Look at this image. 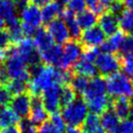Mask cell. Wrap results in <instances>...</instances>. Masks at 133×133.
Masks as SVG:
<instances>
[{"mask_svg": "<svg viewBox=\"0 0 133 133\" xmlns=\"http://www.w3.org/2000/svg\"><path fill=\"white\" fill-rule=\"evenodd\" d=\"M83 96L85 103L92 114H102L108 110L110 100L106 89V81L102 77L92 78L89 82Z\"/></svg>", "mask_w": 133, "mask_h": 133, "instance_id": "cell-1", "label": "cell"}, {"mask_svg": "<svg viewBox=\"0 0 133 133\" xmlns=\"http://www.w3.org/2000/svg\"><path fill=\"white\" fill-rule=\"evenodd\" d=\"M2 67L10 79H19L29 83L31 76L27 69V65L25 61L19 56L15 45H10L8 47V56Z\"/></svg>", "mask_w": 133, "mask_h": 133, "instance_id": "cell-2", "label": "cell"}, {"mask_svg": "<svg viewBox=\"0 0 133 133\" xmlns=\"http://www.w3.org/2000/svg\"><path fill=\"white\" fill-rule=\"evenodd\" d=\"M106 81L108 94L116 98H130L133 96V83L130 77L122 72L109 75Z\"/></svg>", "mask_w": 133, "mask_h": 133, "instance_id": "cell-3", "label": "cell"}, {"mask_svg": "<svg viewBox=\"0 0 133 133\" xmlns=\"http://www.w3.org/2000/svg\"><path fill=\"white\" fill-rule=\"evenodd\" d=\"M56 84V68L52 65L42 64L30 79L28 83V92L32 96L41 95L49 87Z\"/></svg>", "mask_w": 133, "mask_h": 133, "instance_id": "cell-4", "label": "cell"}, {"mask_svg": "<svg viewBox=\"0 0 133 133\" xmlns=\"http://www.w3.org/2000/svg\"><path fill=\"white\" fill-rule=\"evenodd\" d=\"M89 115V108L82 99H75L73 102L63 107L61 117L65 124L71 127L82 125Z\"/></svg>", "mask_w": 133, "mask_h": 133, "instance_id": "cell-5", "label": "cell"}, {"mask_svg": "<svg viewBox=\"0 0 133 133\" xmlns=\"http://www.w3.org/2000/svg\"><path fill=\"white\" fill-rule=\"evenodd\" d=\"M19 56L25 61L27 67H31L41 63V57L34 46L31 38H23L21 43L15 45Z\"/></svg>", "mask_w": 133, "mask_h": 133, "instance_id": "cell-6", "label": "cell"}, {"mask_svg": "<svg viewBox=\"0 0 133 133\" xmlns=\"http://www.w3.org/2000/svg\"><path fill=\"white\" fill-rule=\"evenodd\" d=\"M83 55L82 45L78 43L76 40H69L64 44L62 48V58L58 68L68 69L69 67L73 66Z\"/></svg>", "mask_w": 133, "mask_h": 133, "instance_id": "cell-7", "label": "cell"}, {"mask_svg": "<svg viewBox=\"0 0 133 133\" xmlns=\"http://www.w3.org/2000/svg\"><path fill=\"white\" fill-rule=\"evenodd\" d=\"M95 65L97 71H99L102 75L109 76L115 72H118L121 66V61L112 52H103L97 56L95 59Z\"/></svg>", "mask_w": 133, "mask_h": 133, "instance_id": "cell-8", "label": "cell"}, {"mask_svg": "<svg viewBox=\"0 0 133 133\" xmlns=\"http://www.w3.org/2000/svg\"><path fill=\"white\" fill-rule=\"evenodd\" d=\"M59 92H60V85L57 84H54L41 93V99L46 111L48 113L54 114V113H57L60 107Z\"/></svg>", "mask_w": 133, "mask_h": 133, "instance_id": "cell-9", "label": "cell"}, {"mask_svg": "<svg viewBox=\"0 0 133 133\" xmlns=\"http://www.w3.org/2000/svg\"><path fill=\"white\" fill-rule=\"evenodd\" d=\"M31 101H32V95L28 91L13 96L10 102L11 109L19 118H25L29 116Z\"/></svg>", "mask_w": 133, "mask_h": 133, "instance_id": "cell-10", "label": "cell"}, {"mask_svg": "<svg viewBox=\"0 0 133 133\" xmlns=\"http://www.w3.org/2000/svg\"><path fill=\"white\" fill-rule=\"evenodd\" d=\"M48 32L57 45H62L70 40V33L63 19H56L48 23Z\"/></svg>", "mask_w": 133, "mask_h": 133, "instance_id": "cell-11", "label": "cell"}, {"mask_svg": "<svg viewBox=\"0 0 133 133\" xmlns=\"http://www.w3.org/2000/svg\"><path fill=\"white\" fill-rule=\"evenodd\" d=\"M81 42L87 48H97L102 46L105 41V34L99 26H93L85 29L81 34Z\"/></svg>", "mask_w": 133, "mask_h": 133, "instance_id": "cell-12", "label": "cell"}, {"mask_svg": "<svg viewBox=\"0 0 133 133\" xmlns=\"http://www.w3.org/2000/svg\"><path fill=\"white\" fill-rule=\"evenodd\" d=\"M49 113L46 111L40 95L32 96L31 101V109H30L29 119L34 125H41L44 122H46L49 118Z\"/></svg>", "mask_w": 133, "mask_h": 133, "instance_id": "cell-13", "label": "cell"}, {"mask_svg": "<svg viewBox=\"0 0 133 133\" xmlns=\"http://www.w3.org/2000/svg\"><path fill=\"white\" fill-rule=\"evenodd\" d=\"M0 17L4 19L7 27L19 25V19L17 14V9L12 0H2L0 3Z\"/></svg>", "mask_w": 133, "mask_h": 133, "instance_id": "cell-14", "label": "cell"}, {"mask_svg": "<svg viewBox=\"0 0 133 133\" xmlns=\"http://www.w3.org/2000/svg\"><path fill=\"white\" fill-rule=\"evenodd\" d=\"M21 21L22 23L27 25L33 26L35 28H39L42 23V14L39 7L35 6L33 4H29L26 8H24L21 12Z\"/></svg>", "mask_w": 133, "mask_h": 133, "instance_id": "cell-15", "label": "cell"}, {"mask_svg": "<svg viewBox=\"0 0 133 133\" xmlns=\"http://www.w3.org/2000/svg\"><path fill=\"white\" fill-rule=\"evenodd\" d=\"M98 23L101 30L105 35H112L118 31V16L111 13V12H105L101 14L98 19Z\"/></svg>", "mask_w": 133, "mask_h": 133, "instance_id": "cell-16", "label": "cell"}, {"mask_svg": "<svg viewBox=\"0 0 133 133\" xmlns=\"http://www.w3.org/2000/svg\"><path fill=\"white\" fill-rule=\"evenodd\" d=\"M33 42L39 55L48 51L49 49L52 48L55 45V41L52 40V36L50 35L48 30L45 28H41V27H39L36 33L34 34Z\"/></svg>", "mask_w": 133, "mask_h": 133, "instance_id": "cell-17", "label": "cell"}, {"mask_svg": "<svg viewBox=\"0 0 133 133\" xmlns=\"http://www.w3.org/2000/svg\"><path fill=\"white\" fill-rule=\"evenodd\" d=\"M73 69L77 73V75H81L85 78H94L97 74V68H96L95 62L91 61L89 59L85 58L82 56L81 58L73 65Z\"/></svg>", "mask_w": 133, "mask_h": 133, "instance_id": "cell-18", "label": "cell"}, {"mask_svg": "<svg viewBox=\"0 0 133 133\" xmlns=\"http://www.w3.org/2000/svg\"><path fill=\"white\" fill-rule=\"evenodd\" d=\"M41 60H43L46 64L52 66H60L61 58H62V47L59 45H54L48 51L40 55Z\"/></svg>", "mask_w": 133, "mask_h": 133, "instance_id": "cell-19", "label": "cell"}, {"mask_svg": "<svg viewBox=\"0 0 133 133\" xmlns=\"http://www.w3.org/2000/svg\"><path fill=\"white\" fill-rule=\"evenodd\" d=\"M62 5L57 3L56 1H50L47 5H45L41 11L42 21L45 23H49L58 19V17L62 14Z\"/></svg>", "mask_w": 133, "mask_h": 133, "instance_id": "cell-20", "label": "cell"}, {"mask_svg": "<svg viewBox=\"0 0 133 133\" xmlns=\"http://www.w3.org/2000/svg\"><path fill=\"white\" fill-rule=\"evenodd\" d=\"M112 111L114 112L116 116L119 119H125L128 118L130 114L132 113V105L128 98H117L113 102L112 106Z\"/></svg>", "mask_w": 133, "mask_h": 133, "instance_id": "cell-21", "label": "cell"}, {"mask_svg": "<svg viewBox=\"0 0 133 133\" xmlns=\"http://www.w3.org/2000/svg\"><path fill=\"white\" fill-rule=\"evenodd\" d=\"M61 16L63 18V22H65L67 28L69 30L70 36L73 38V40H76V39L81 37L82 29L80 25H79V23H78L74 13H72V12L67 9V10L62 12Z\"/></svg>", "mask_w": 133, "mask_h": 133, "instance_id": "cell-22", "label": "cell"}, {"mask_svg": "<svg viewBox=\"0 0 133 133\" xmlns=\"http://www.w3.org/2000/svg\"><path fill=\"white\" fill-rule=\"evenodd\" d=\"M101 125L107 133H116L119 124V118L116 116L112 110H106L101 114L100 118Z\"/></svg>", "mask_w": 133, "mask_h": 133, "instance_id": "cell-23", "label": "cell"}, {"mask_svg": "<svg viewBox=\"0 0 133 133\" xmlns=\"http://www.w3.org/2000/svg\"><path fill=\"white\" fill-rule=\"evenodd\" d=\"M19 117L11 109V107L3 106L0 108V129L9 126L18 125Z\"/></svg>", "mask_w": 133, "mask_h": 133, "instance_id": "cell-24", "label": "cell"}, {"mask_svg": "<svg viewBox=\"0 0 133 133\" xmlns=\"http://www.w3.org/2000/svg\"><path fill=\"white\" fill-rule=\"evenodd\" d=\"M124 34L121 32V31H118L116 33L112 34L109 36L108 39H105L104 43L102 44V50L104 52H118L121 50V47H122V44L123 40H124Z\"/></svg>", "mask_w": 133, "mask_h": 133, "instance_id": "cell-25", "label": "cell"}, {"mask_svg": "<svg viewBox=\"0 0 133 133\" xmlns=\"http://www.w3.org/2000/svg\"><path fill=\"white\" fill-rule=\"evenodd\" d=\"M76 19H77V22L81 29L84 30L95 26L96 22H98L97 15L91 10H84L83 12L78 14Z\"/></svg>", "mask_w": 133, "mask_h": 133, "instance_id": "cell-26", "label": "cell"}, {"mask_svg": "<svg viewBox=\"0 0 133 133\" xmlns=\"http://www.w3.org/2000/svg\"><path fill=\"white\" fill-rule=\"evenodd\" d=\"M83 133H106L101 125L100 118L95 114L88 115L83 123Z\"/></svg>", "mask_w": 133, "mask_h": 133, "instance_id": "cell-27", "label": "cell"}, {"mask_svg": "<svg viewBox=\"0 0 133 133\" xmlns=\"http://www.w3.org/2000/svg\"><path fill=\"white\" fill-rule=\"evenodd\" d=\"M118 25L123 32L133 33V10L124 9L118 16Z\"/></svg>", "mask_w": 133, "mask_h": 133, "instance_id": "cell-28", "label": "cell"}, {"mask_svg": "<svg viewBox=\"0 0 133 133\" xmlns=\"http://www.w3.org/2000/svg\"><path fill=\"white\" fill-rule=\"evenodd\" d=\"M75 99H76V92L71 85H64L60 88V92H59L60 106L65 107L71 102H73Z\"/></svg>", "mask_w": 133, "mask_h": 133, "instance_id": "cell-29", "label": "cell"}, {"mask_svg": "<svg viewBox=\"0 0 133 133\" xmlns=\"http://www.w3.org/2000/svg\"><path fill=\"white\" fill-rule=\"evenodd\" d=\"M6 87L13 96L28 91V83L19 79H13L12 81L9 82V84Z\"/></svg>", "mask_w": 133, "mask_h": 133, "instance_id": "cell-30", "label": "cell"}, {"mask_svg": "<svg viewBox=\"0 0 133 133\" xmlns=\"http://www.w3.org/2000/svg\"><path fill=\"white\" fill-rule=\"evenodd\" d=\"M89 82V81L88 80V78L81 76V75H76L74 77H72L70 83H71V87L75 90V92L83 94L84 91L85 90V89L88 88Z\"/></svg>", "mask_w": 133, "mask_h": 133, "instance_id": "cell-31", "label": "cell"}, {"mask_svg": "<svg viewBox=\"0 0 133 133\" xmlns=\"http://www.w3.org/2000/svg\"><path fill=\"white\" fill-rule=\"evenodd\" d=\"M7 30L8 33H9V38H10L11 45H18L24 38V34L22 32V29L19 24L13 26V27H8Z\"/></svg>", "mask_w": 133, "mask_h": 133, "instance_id": "cell-32", "label": "cell"}, {"mask_svg": "<svg viewBox=\"0 0 133 133\" xmlns=\"http://www.w3.org/2000/svg\"><path fill=\"white\" fill-rule=\"evenodd\" d=\"M121 66L122 67L124 74L133 78V54L123 56L121 61Z\"/></svg>", "mask_w": 133, "mask_h": 133, "instance_id": "cell-33", "label": "cell"}, {"mask_svg": "<svg viewBox=\"0 0 133 133\" xmlns=\"http://www.w3.org/2000/svg\"><path fill=\"white\" fill-rule=\"evenodd\" d=\"M37 133H64L58 127H56L51 121L44 122L37 130Z\"/></svg>", "mask_w": 133, "mask_h": 133, "instance_id": "cell-34", "label": "cell"}, {"mask_svg": "<svg viewBox=\"0 0 133 133\" xmlns=\"http://www.w3.org/2000/svg\"><path fill=\"white\" fill-rule=\"evenodd\" d=\"M85 0H69L67 3L68 10L74 14H79L85 10Z\"/></svg>", "mask_w": 133, "mask_h": 133, "instance_id": "cell-35", "label": "cell"}, {"mask_svg": "<svg viewBox=\"0 0 133 133\" xmlns=\"http://www.w3.org/2000/svg\"><path fill=\"white\" fill-rule=\"evenodd\" d=\"M19 126L21 133H37V129L32 122H30L29 118H23L19 122Z\"/></svg>", "mask_w": 133, "mask_h": 133, "instance_id": "cell-36", "label": "cell"}, {"mask_svg": "<svg viewBox=\"0 0 133 133\" xmlns=\"http://www.w3.org/2000/svg\"><path fill=\"white\" fill-rule=\"evenodd\" d=\"M12 97L13 95L10 93L7 87L0 85V107L7 106L8 104H10Z\"/></svg>", "mask_w": 133, "mask_h": 133, "instance_id": "cell-37", "label": "cell"}, {"mask_svg": "<svg viewBox=\"0 0 133 133\" xmlns=\"http://www.w3.org/2000/svg\"><path fill=\"white\" fill-rule=\"evenodd\" d=\"M116 133H133V119H122V122H119Z\"/></svg>", "mask_w": 133, "mask_h": 133, "instance_id": "cell-38", "label": "cell"}, {"mask_svg": "<svg viewBox=\"0 0 133 133\" xmlns=\"http://www.w3.org/2000/svg\"><path fill=\"white\" fill-rule=\"evenodd\" d=\"M123 56L133 54V35H129L127 37H124V40L122 42L121 50H119Z\"/></svg>", "mask_w": 133, "mask_h": 133, "instance_id": "cell-39", "label": "cell"}, {"mask_svg": "<svg viewBox=\"0 0 133 133\" xmlns=\"http://www.w3.org/2000/svg\"><path fill=\"white\" fill-rule=\"evenodd\" d=\"M11 45L10 43V38H9V33L7 29L0 30V50L7 49Z\"/></svg>", "mask_w": 133, "mask_h": 133, "instance_id": "cell-40", "label": "cell"}, {"mask_svg": "<svg viewBox=\"0 0 133 133\" xmlns=\"http://www.w3.org/2000/svg\"><path fill=\"white\" fill-rule=\"evenodd\" d=\"M51 122H52L56 127H58L60 130L64 131V129H65V122L63 121L61 115H59L58 113H54V114H52Z\"/></svg>", "mask_w": 133, "mask_h": 133, "instance_id": "cell-41", "label": "cell"}, {"mask_svg": "<svg viewBox=\"0 0 133 133\" xmlns=\"http://www.w3.org/2000/svg\"><path fill=\"white\" fill-rule=\"evenodd\" d=\"M12 1H13L14 5H15L17 11H19V12H22L30 3L29 0H12Z\"/></svg>", "mask_w": 133, "mask_h": 133, "instance_id": "cell-42", "label": "cell"}, {"mask_svg": "<svg viewBox=\"0 0 133 133\" xmlns=\"http://www.w3.org/2000/svg\"><path fill=\"white\" fill-rule=\"evenodd\" d=\"M0 133H21V130L18 125H14L0 129Z\"/></svg>", "mask_w": 133, "mask_h": 133, "instance_id": "cell-43", "label": "cell"}, {"mask_svg": "<svg viewBox=\"0 0 133 133\" xmlns=\"http://www.w3.org/2000/svg\"><path fill=\"white\" fill-rule=\"evenodd\" d=\"M50 1L51 0H29L30 3L37 6V7H44L45 5H47Z\"/></svg>", "mask_w": 133, "mask_h": 133, "instance_id": "cell-44", "label": "cell"}, {"mask_svg": "<svg viewBox=\"0 0 133 133\" xmlns=\"http://www.w3.org/2000/svg\"><path fill=\"white\" fill-rule=\"evenodd\" d=\"M98 1L99 0H85V4L89 7V9L91 11H95L96 7H97V4H98Z\"/></svg>", "mask_w": 133, "mask_h": 133, "instance_id": "cell-45", "label": "cell"}, {"mask_svg": "<svg viewBox=\"0 0 133 133\" xmlns=\"http://www.w3.org/2000/svg\"><path fill=\"white\" fill-rule=\"evenodd\" d=\"M66 133H83L81 129H79L78 127H71L69 126L66 130Z\"/></svg>", "mask_w": 133, "mask_h": 133, "instance_id": "cell-46", "label": "cell"}, {"mask_svg": "<svg viewBox=\"0 0 133 133\" xmlns=\"http://www.w3.org/2000/svg\"><path fill=\"white\" fill-rule=\"evenodd\" d=\"M124 3H125V6L128 9L133 10V0H124Z\"/></svg>", "mask_w": 133, "mask_h": 133, "instance_id": "cell-47", "label": "cell"}, {"mask_svg": "<svg viewBox=\"0 0 133 133\" xmlns=\"http://www.w3.org/2000/svg\"><path fill=\"white\" fill-rule=\"evenodd\" d=\"M5 28V22H4V19L0 17V30H2Z\"/></svg>", "mask_w": 133, "mask_h": 133, "instance_id": "cell-48", "label": "cell"}, {"mask_svg": "<svg viewBox=\"0 0 133 133\" xmlns=\"http://www.w3.org/2000/svg\"><path fill=\"white\" fill-rule=\"evenodd\" d=\"M57 3H59L60 5H64V4H67L69 2V0H56Z\"/></svg>", "mask_w": 133, "mask_h": 133, "instance_id": "cell-49", "label": "cell"}, {"mask_svg": "<svg viewBox=\"0 0 133 133\" xmlns=\"http://www.w3.org/2000/svg\"><path fill=\"white\" fill-rule=\"evenodd\" d=\"M131 114H132V115H133V109H132V113H131Z\"/></svg>", "mask_w": 133, "mask_h": 133, "instance_id": "cell-50", "label": "cell"}, {"mask_svg": "<svg viewBox=\"0 0 133 133\" xmlns=\"http://www.w3.org/2000/svg\"><path fill=\"white\" fill-rule=\"evenodd\" d=\"M1 1H2V0H0V3H1Z\"/></svg>", "mask_w": 133, "mask_h": 133, "instance_id": "cell-51", "label": "cell"}, {"mask_svg": "<svg viewBox=\"0 0 133 133\" xmlns=\"http://www.w3.org/2000/svg\"><path fill=\"white\" fill-rule=\"evenodd\" d=\"M118 1H121V0H118Z\"/></svg>", "mask_w": 133, "mask_h": 133, "instance_id": "cell-52", "label": "cell"}, {"mask_svg": "<svg viewBox=\"0 0 133 133\" xmlns=\"http://www.w3.org/2000/svg\"><path fill=\"white\" fill-rule=\"evenodd\" d=\"M0 67H1V65H0Z\"/></svg>", "mask_w": 133, "mask_h": 133, "instance_id": "cell-53", "label": "cell"}, {"mask_svg": "<svg viewBox=\"0 0 133 133\" xmlns=\"http://www.w3.org/2000/svg\"><path fill=\"white\" fill-rule=\"evenodd\" d=\"M132 35H133V33H132Z\"/></svg>", "mask_w": 133, "mask_h": 133, "instance_id": "cell-54", "label": "cell"}]
</instances>
